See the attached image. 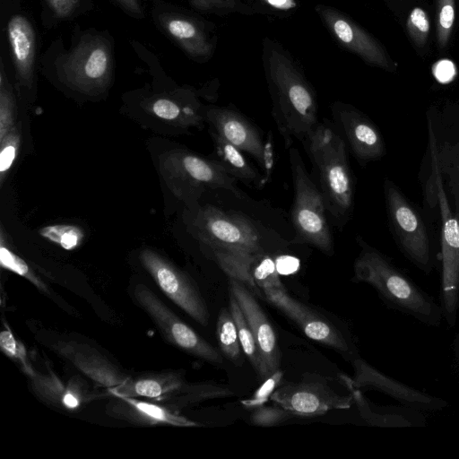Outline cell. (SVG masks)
Wrapping results in <instances>:
<instances>
[{"mask_svg":"<svg viewBox=\"0 0 459 459\" xmlns=\"http://www.w3.org/2000/svg\"><path fill=\"white\" fill-rule=\"evenodd\" d=\"M262 61L278 130L290 148L293 139L305 141L317 126L313 87L291 55L277 41L264 38Z\"/></svg>","mask_w":459,"mask_h":459,"instance_id":"1","label":"cell"},{"mask_svg":"<svg viewBox=\"0 0 459 459\" xmlns=\"http://www.w3.org/2000/svg\"><path fill=\"white\" fill-rule=\"evenodd\" d=\"M361 251L354 262L353 281L370 285L392 309L421 324L438 326L440 304L398 269L384 254L359 240Z\"/></svg>","mask_w":459,"mask_h":459,"instance_id":"2","label":"cell"},{"mask_svg":"<svg viewBox=\"0 0 459 459\" xmlns=\"http://www.w3.org/2000/svg\"><path fill=\"white\" fill-rule=\"evenodd\" d=\"M305 142L318 173L326 210L339 223H344L354 206V182L345 142L326 124H317Z\"/></svg>","mask_w":459,"mask_h":459,"instance_id":"3","label":"cell"},{"mask_svg":"<svg viewBox=\"0 0 459 459\" xmlns=\"http://www.w3.org/2000/svg\"><path fill=\"white\" fill-rule=\"evenodd\" d=\"M160 172L172 194L193 205L207 190L224 189L239 195L237 179L216 160L186 150L174 149L164 153L160 159Z\"/></svg>","mask_w":459,"mask_h":459,"instance_id":"4","label":"cell"},{"mask_svg":"<svg viewBox=\"0 0 459 459\" xmlns=\"http://www.w3.org/2000/svg\"><path fill=\"white\" fill-rule=\"evenodd\" d=\"M290 164L294 186L291 222L293 242L315 247L325 255L333 253V244L325 216L322 193L309 178L299 152L290 147Z\"/></svg>","mask_w":459,"mask_h":459,"instance_id":"5","label":"cell"},{"mask_svg":"<svg viewBox=\"0 0 459 459\" xmlns=\"http://www.w3.org/2000/svg\"><path fill=\"white\" fill-rule=\"evenodd\" d=\"M431 158V192L439 209L441 235V284L439 304L443 320L450 327L456 324L459 311V215L451 205L444 179Z\"/></svg>","mask_w":459,"mask_h":459,"instance_id":"6","label":"cell"},{"mask_svg":"<svg viewBox=\"0 0 459 459\" xmlns=\"http://www.w3.org/2000/svg\"><path fill=\"white\" fill-rule=\"evenodd\" d=\"M384 194L389 225L398 247L418 269L431 273L434 255L420 213L392 180H385Z\"/></svg>","mask_w":459,"mask_h":459,"instance_id":"7","label":"cell"},{"mask_svg":"<svg viewBox=\"0 0 459 459\" xmlns=\"http://www.w3.org/2000/svg\"><path fill=\"white\" fill-rule=\"evenodd\" d=\"M190 230L211 251H264L259 232L248 219L212 205L195 208Z\"/></svg>","mask_w":459,"mask_h":459,"instance_id":"8","label":"cell"},{"mask_svg":"<svg viewBox=\"0 0 459 459\" xmlns=\"http://www.w3.org/2000/svg\"><path fill=\"white\" fill-rule=\"evenodd\" d=\"M333 379L318 374H304L299 382L286 384L271 394V400L293 416L314 417L333 409H348L354 403L350 391L339 392Z\"/></svg>","mask_w":459,"mask_h":459,"instance_id":"9","label":"cell"},{"mask_svg":"<svg viewBox=\"0 0 459 459\" xmlns=\"http://www.w3.org/2000/svg\"><path fill=\"white\" fill-rule=\"evenodd\" d=\"M112 69L111 51L99 37L82 39L65 56L60 75L72 89L94 95L102 92L109 83Z\"/></svg>","mask_w":459,"mask_h":459,"instance_id":"10","label":"cell"},{"mask_svg":"<svg viewBox=\"0 0 459 459\" xmlns=\"http://www.w3.org/2000/svg\"><path fill=\"white\" fill-rule=\"evenodd\" d=\"M134 296L170 344L210 363H222L221 353L183 322L147 286L136 285Z\"/></svg>","mask_w":459,"mask_h":459,"instance_id":"11","label":"cell"},{"mask_svg":"<svg viewBox=\"0 0 459 459\" xmlns=\"http://www.w3.org/2000/svg\"><path fill=\"white\" fill-rule=\"evenodd\" d=\"M139 258L142 265L169 299L200 325H208L207 306L185 273L152 249L142 250Z\"/></svg>","mask_w":459,"mask_h":459,"instance_id":"12","label":"cell"},{"mask_svg":"<svg viewBox=\"0 0 459 459\" xmlns=\"http://www.w3.org/2000/svg\"><path fill=\"white\" fill-rule=\"evenodd\" d=\"M430 155L435 159L459 215V110L428 115Z\"/></svg>","mask_w":459,"mask_h":459,"instance_id":"13","label":"cell"},{"mask_svg":"<svg viewBox=\"0 0 459 459\" xmlns=\"http://www.w3.org/2000/svg\"><path fill=\"white\" fill-rule=\"evenodd\" d=\"M204 119L215 133L242 152L251 155L264 169L266 181L273 168V152L261 133L239 112L224 107H208Z\"/></svg>","mask_w":459,"mask_h":459,"instance_id":"14","label":"cell"},{"mask_svg":"<svg viewBox=\"0 0 459 459\" xmlns=\"http://www.w3.org/2000/svg\"><path fill=\"white\" fill-rule=\"evenodd\" d=\"M315 11L333 38L344 48L371 65L386 70L392 68L382 46L344 13L321 4L315 6Z\"/></svg>","mask_w":459,"mask_h":459,"instance_id":"15","label":"cell"},{"mask_svg":"<svg viewBox=\"0 0 459 459\" xmlns=\"http://www.w3.org/2000/svg\"><path fill=\"white\" fill-rule=\"evenodd\" d=\"M354 370L352 385L359 390H376L400 403L403 406L420 411H437L447 406L446 401L412 388L380 372L361 358L351 360Z\"/></svg>","mask_w":459,"mask_h":459,"instance_id":"16","label":"cell"},{"mask_svg":"<svg viewBox=\"0 0 459 459\" xmlns=\"http://www.w3.org/2000/svg\"><path fill=\"white\" fill-rule=\"evenodd\" d=\"M264 298L293 321L308 338L339 351H350L344 336L332 322L290 297L285 290L272 292Z\"/></svg>","mask_w":459,"mask_h":459,"instance_id":"17","label":"cell"},{"mask_svg":"<svg viewBox=\"0 0 459 459\" xmlns=\"http://www.w3.org/2000/svg\"><path fill=\"white\" fill-rule=\"evenodd\" d=\"M332 109L353 155L359 162L377 160L385 154L383 136L366 115L339 101L333 104Z\"/></svg>","mask_w":459,"mask_h":459,"instance_id":"18","label":"cell"},{"mask_svg":"<svg viewBox=\"0 0 459 459\" xmlns=\"http://www.w3.org/2000/svg\"><path fill=\"white\" fill-rule=\"evenodd\" d=\"M229 290L238 301L259 347L271 376L278 372L281 361L275 332L253 292L241 281L230 278Z\"/></svg>","mask_w":459,"mask_h":459,"instance_id":"19","label":"cell"},{"mask_svg":"<svg viewBox=\"0 0 459 459\" xmlns=\"http://www.w3.org/2000/svg\"><path fill=\"white\" fill-rule=\"evenodd\" d=\"M50 347L89 378L108 389L122 384L129 377L87 342L59 339L51 342Z\"/></svg>","mask_w":459,"mask_h":459,"instance_id":"20","label":"cell"},{"mask_svg":"<svg viewBox=\"0 0 459 459\" xmlns=\"http://www.w3.org/2000/svg\"><path fill=\"white\" fill-rule=\"evenodd\" d=\"M107 405L108 413L116 419L136 425L168 424L176 427H195L200 424L176 413L172 409L134 397H117Z\"/></svg>","mask_w":459,"mask_h":459,"instance_id":"21","label":"cell"},{"mask_svg":"<svg viewBox=\"0 0 459 459\" xmlns=\"http://www.w3.org/2000/svg\"><path fill=\"white\" fill-rule=\"evenodd\" d=\"M160 22L167 33L192 58L199 62L209 60L215 49V39L195 20L180 15L164 13Z\"/></svg>","mask_w":459,"mask_h":459,"instance_id":"22","label":"cell"},{"mask_svg":"<svg viewBox=\"0 0 459 459\" xmlns=\"http://www.w3.org/2000/svg\"><path fill=\"white\" fill-rule=\"evenodd\" d=\"M341 382L351 392L361 418L370 426L385 428L423 427L425 420L421 411L405 406L374 410L361 391L354 387L351 377L339 374Z\"/></svg>","mask_w":459,"mask_h":459,"instance_id":"23","label":"cell"},{"mask_svg":"<svg viewBox=\"0 0 459 459\" xmlns=\"http://www.w3.org/2000/svg\"><path fill=\"white\" fill-rule=\"evenodd\" d=\"M7 32L18 80L22 85L30 86L36 52L33 28L25 17L14 15L8 22Z\"/></svg>","mask_w":459,"mask_h":459,"instance_id":"24","label":"cell"},{"mask_svg":"<svg viewBox=\"0 0 459 459\" xmlns=\"http://www.w3.org/2000/svg\"><path fill=\"white\" fill-rule=\"evenodd\" d=\"M185 384L182 375L177 372L149 373L136 377H128L122 384L108 389L117 397L170 398Z\"/></svg>","mask_w":459,"mask_h":459,"instance_id":"25","label":"cell"},{"mask_svg":"<svg viewBox=\"0 0 459 459\" xmlns=\"http://www.w3.org/2000/svg\"><path fill=\"white\" fill-rule=\"evenodd\" d=\"M30 378L31 385L42 400L65 409H76L88 400L86 389L78 380L71 381L67 385L51 371L47 374L37 372L30 366L24 371Z\"/></svg>","mask_w":459,"mask_h":459,"instance_id":"26","label":"cell"},{"mask_svg":"<svg viewBox=\"0 0 459 459\" xmlns=\"http://www.w3.org/2000/svg\"><path fill=\"white\" fill-rule=\"evenodd\" d=\"M146 108L154 117L176 126H199L205 121L204 109H201L197 101L182 103L170 98L159 97L148 103Z\"/></svg>","mask_w":459,"mask_h":459,"instance_id":"27","label":"cell"},{"mask_svg":"<svg viewBox=\"0 0 459 459\" xmlns=\"http://www.w3.org/2000/svg\"><path fill=\"white\" fill-rule=\"evenodd\" d=\"M211 135L218 158L216 160L230 175L246 183L262 186L265 182L259 172L247 161L241 150L213 130L211 131Z\"/></svg>","mask_w":459,"mask_h":459,"instance_id":"28","label":"cell"},{"mask_svg":"<svg viewBox=\"0 0 459 459\" xmlns=\"http://www.w3.org/2000/svg\"><path fill=\"white\" fill-rule=\"evenodd\" d=\"M230 310L237 326L238 338L244 354L249 360L257 375L262 379H267L271 377V375L264 364L255 335L238 301L231 293H230Z\"/></svg>","mask_w":459,"mask_h":459,"instance_id":"29","label":"cell"},{"mask_svg":"<svg viewBox=\"0 0 459 459\" xmlns=\"http://www.w3.org/2000/svg\"><path fill=\"white\" fill-rule=\"evenodd\" d=\"M216 335L220 350L226 359L238 367L242 366L244 352L230 308L223 307L220 311L216 324Z\"/></svg>","mask_w":459,"mask_h":459,"instance_id":"30","label":"cell"},{"mask_svg":"<svg viewBox=\"0 0 459 459\" xmlns=\"http://www.w3.org/2000/svg\"><path fill=\"white\" fill-rule=\"evenodd\" d=\"M250 274L264 297L272 292L285 290L274 260L264 252L257 255L250 266Z\"/></svg>","mask_w":459,"mask_h":459,"instance_id":"31","label":"cell"},{"mask_svg":"<svg viewBox=\"0 0 459 459\" xmlns=\"http://www.w3.org/2000/svg\"><path fill=\"white\" fill-rule=\"evenodd\" d=\"M173 395L177 403L182 405H187L208 399L230 397L234 395V393L224 385L211 383H199L191 385L184 384Z\"/></svg>","mask_w":459,"mask_h":459,"instance_id":"32","label":"cell"},{"mask_svg":"<svg viewBox=\"0 0 459 459\" xmlns=\"http://www.w3.org/2000/svg\"><path fill=\"white\" fill-rule=\"evenodd\" d=\"M0 263L3 268L26 278L39 290H47L45 283L33 273L28 264L10 248L3 227L0 230Z\"/></svg>","mask_w":459,"mask_h":459,"instance_id":"33","label":"cell"},{"mask_svg":"<svg viewBox=\"0 0 459 459\" xmlns=\"http://www.w3.org/2000/svg\"><path fill=\"white\" fill-rule=\"evenodd\" d=\"M39 235L66 250L76 248L84 237L79 227L70 224L46 226L39 230Z\"/></svg>","mask_w":459,"mask_h":459,"instance_id":"34","label":"cell"},{"mask_svg":"<svg viewBox=\"0 0 459 459\" xmlns=\"http://www.w3.org/2000/svg\"><path fill=\"white\" fill-rule=\"evenodd\" d=\"M0 82V140L13 128L17 126V108L15 97L11 86L4 78L3 66L1 68Z\"/></svg>","mask_w":459,"mask_h":459,"instance_id":"35","label":"cell"},{"mask_svg":"<svg viewBox=\"0 0 459 459\" xmlns=\"http://www.w3.org/2000/svg\"><path fill=\"white\" fill-rule=\"evenodd\" d=\"M22 143V134L15 126L3 139L0 140V185L2 186L6 176L17 158Z\"/></svg>","mask_w":459,"mask_h":459,"instance_id":"36","label":"cell"},{"mask_svg":"<svg viewBox=\"0 0 459 459\" xmlns=\"http://www.w3.org/2000/svg\"><path fill=\"white\" fill-rule=\"evenodd\" d=\"M253 13L284 17L299 8L297 0H245Z\"/></svg>","mask_w":459,"mask_h":459,"instance_id":"37","label":"cell"},{"mask_svg":"<svg viewBox=\"0 0 459 459\" xmlns=\"http://www.w3.org/2000/svg\"><path fill=\"white\" fill-rule=\"evenodd\" d=\"M455 22V0H437V42L445 48L450 38Z\"/></svg>","mask_w":459,"mask_h":459,"instance_id":"38","label":"cell"},{"mask_svg":"<svg viewBox=\"0 0 459 459\" xmlns=\"http://www.w3.org/2000/svg\"><path fill=\"white\" fill-rule=\"evenodd\" d=\"M406 26L413 42L423 47L429 32V21L426 12L420 7H415L408 16Z\"/></svg>","mask_w":459,"mask_h":459,"instance_id":"39","label":"cell"},{"mask_svg":"<svg viewBox=\"0 0 459 459\" xmlns=\"http://www.w3.org/2000/svg\"><path fill=\"white\" fill-rule=\"evenodd\" d=\"M192 5L201 11L215 13H228L230 12H240L243 13H254L252 10L241 3L240 0H189Z\"/></svg>","mask_w":459,"mask_h":459,"instance_id":"40","label":"cell"},{"mask_svg":"<svg viewBox=\"0 0 459 459\" xmlns=\"http://www.w3.org/2000/svg\"><path fill=\"white\" fill-rule=\"evenodd\" d=\"M293 415L277 404V406H261L251 415L253 424L257 426H273L283 422Z\"/></svg>","mask_w":459,"mask_h":459,"instance_id":"41","label":"cell"},{"mask_svg":"<svg viewBox=\"0 0 459 459\" xmlns=\"http://www.w3.org/2000/svg\"><path fill=\"white\" fill-rule=\"evenodd\" d=\"M0 346L8 357L21 361L22 369L30 366L27 360L23 346L14 339L9 330L2 331L0 334Z\"/></svg>","mask_w":459,"mask_h":459,"instance_id":"42","label":"cell"},{"mask_svg":"<svg viewBox=\"0 0 459 459\" xmlns=\"http://www.w3.org/2000/svg\"><path fill=\"white\" fill-rule=\"evenodd\" d=\"M432 71L436 79L442 83L451 82L456 74L454 63L446 59L437 62Z\"/></svg>","mask_w":459,"mask_h":459,"instance_id":"43","label":"cell"},{"mask_svg":"<svg viewBox=\"0 0 459 459\" xmlns=\"http://www.w3.org/2000/svg\"><path fill=\"white\" fill-rule=\"evenodd\" d=\"M56 16L65 18L70 16L77 8L79 0H47Z\"/></svg>","mask_w":459,"mask_h":459,"instance_id":"44","label":"cell"},{"mask_svg":"<svg viewBox=\"0 0 459 459\" xmlns=\"http://www.w3.org/2000/svg\"><path fill=\"white\" fill-rule=\"evenodd\" d=\"M117 3L128 13L136 17H143V10L139 0H117Z\"/></svg>","mask_w":459,"mask_h":459,"instance_id":"45","label":"cell"},{"mask_svg":"<svg viewBox=\"0 0 459 459\" xmlns=\"http://www.w3.org/2000/svg\"><path fill=\"white\" fill-rule=\"evenodd\" d=\"M455 361L459 368V333L455 336L452 344Z\"/></svg>","mask_w":459,"mask_h":459,"instance_id":"46","label":"cell"}]
</instances>
